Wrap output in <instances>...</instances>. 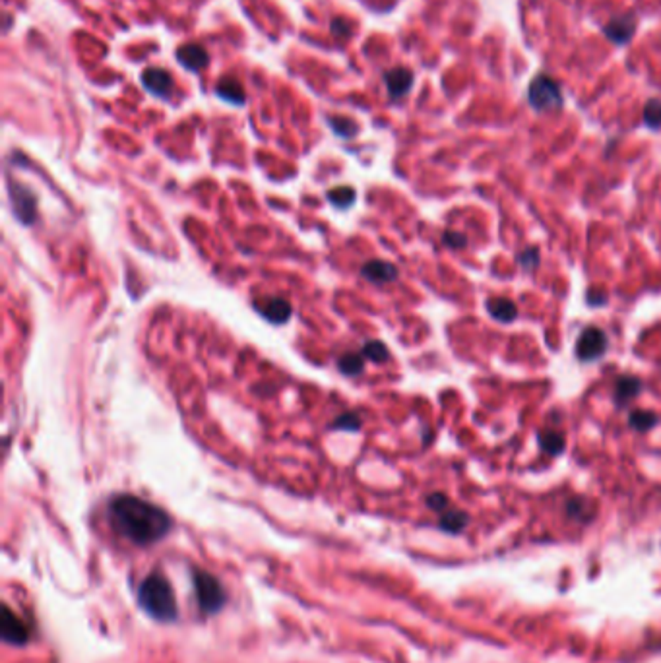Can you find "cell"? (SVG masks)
<instances>
[{"label": "cell", "mask_w": 661, "mask_h": 663, "mask_svg": "<svg viewBox=\"0 0 661 663\" xmlns=\"http://www.w3.org/2000/svg\"><path fill=\"white\" fill-rule=\"evenodd\" d=\"M109 518L119 534L134 545L148 547L171 532V516L154 502L136 494H117L109 502Z\"/></svg>", "instance_id": "1"}, {"label": "cell", "mask_w": 661, "mask_h": 663, "mask_svg": "<svg viewBox=\"0 0 661 663\" xmlns=\"http://www.w3.org/2000/svg\"><path fill=\"white\" fill-rule=\"evenodd\" d=\"M138 601L145 613L155 621L169 623V621L177 619V598H175L173 586L159 572H152L142 580L140 591H138Z\"/></svg>", "instance_id": "2"}, {"label": "cell", "mask_w": 661, "mask_h": 663, "mask_svg": "<svg viewBox=\"0 0 661 663\" xmlns=\"http://www.w3.org/2000/svg\"><path fill=\"white\" fill-rule=\"evenodd\" d=\"M528 101L537 113L545 111H556L565 105V98L558 81L549 74H537L528 88Z\"/></svg>", "instance_id": "3"}, {"label": "cell", "mask_w": 661, "mask_h": 663, "mask_svg": "<svg viewBox=\"0 0 661 663\" xmlns=\"http://www.w3.org/2000/svg\"><path fill=\"white\" fill-rule=\"evenodd\" d=\"M194 591L198 598V605L206 615L218 613L225 603V591L221 588L216 576H211L206 570L194 572Z\"/></svg>", "instance_id": "4"}, {"label": "cell", "mask_w": 661, "mask_h": 663, "mask_svg": "<svg viewBox=\"0 0 661 663\" xmlns=\"http://www.w3.org/2000/svg\"><path fill=\"white\" fill-rule=\"evenodd\" d=\"M605 351H607V336L597 326H588L576 340V355L584 363L596 361Z\"/></svg>", "instance_id": "5"}, {"label": "cell", "mask_w": 661, "mask_h": 663, "mask_svg": "<svg viewBox=\"0 0 661 663\" xmlns=\"http://www.w3.org/2000/svg\"><path fill=\"white\" fill-rule=\"evenodd\" d=\"M10 200H12V206H14L16 218L24 225H32L33 221L37 219V198H35L32 190L27 186L20 185V183H12L10 185Z\"/></svg>", "instance_id": "6"}, {"label": "cell", "mask_w": 661, "mask_h": 663, "mask_svg": "<svg viewBox=\"0 0 661 663\" xmlns=\"http://www.w3.org/2000/svg\"><path fill=\"white\" fill-rule=\"evenodd\" d=\"M140 80H142V86L155 98L169 99L171 93H173L175 81H173L171 74L165 68H159V66L145 68L142 76H140Z\"/></svg>", "instance_id": "7"}, {"label": "cell", "mask_w": 661, "mask_h": 663, "mask_svg": "<svg viewBox=\"0 0 661 663\" xmlns=\"http://www.w3.org/2000/svg\"><path fill=\"white\" fill-rule=\"evenodd\" d=\"M636 33V16L634 14H621L613 16L603 25V35L615 45H627Z\"/></svg>", "instance_id": "8"}, {"label": "cell", "mask_w": 661, "mask_h": 663, "mask_svg": "<svg viewBox=\"0 0 661 663\" xmlns=\"http://www.w3.org/2000/svg\"><path fill=\"white\" fill-rule=\"evenodd\" d=\"M0 629H2V638L6 640L8 644L22 646V644H25L30 640L27 624L16 613H12L8 605H4V609H2V626Z\"/></svg>", "instance_id": "9"}, {"label": "cell", "mask_w": 661, "mask_h": 663, "mask_svg": "<svg viewBox=\"0 0 661 663\" xmlns=\"http://www.w3.org/2000/svg\"><path fill=\"white\" fill-rule=\"evenodd\" d=\"M177 60L178 65L190 70V72H200L206 66L210 65V53L206 47H202L198 43H190V45H183L177 51Z\"/></svg>", "instance_id": "10"}, {"label": "cell", "mask_w": 661, "mask_h": 663, "mask_svg": "<svg viewBox=\"0 0 661 663\" xmlns=\"http://www.w3.org/2000/svg\"><path fill=\"white\" fill-rule=\"evenodd\" d=\"M254 308L272 324H283L289 320L291 305L282 297H264L254 303Z\"/></svg>", "instance_id": "11"}, {"label": "cell", "mask_w": 661, "mask_h": 663, "mask_svg": "<svg viewBox=\"0 0 661 663\" xmlns=\"http://www.w3.org/2000/svg\"><path fill=\"white\" fill-rule=\"evenodd\" d=\"M384 84H386L388 96L392 99H402L407 96V91L413 86V72L405 66H395L392 70L384 74Z\"/></svg>", "instance_id": "12"}, {"label": "cell", "mask_w": 661, "mask_h": 663, "mask_svg": "<svg viewBox=\"0 0 661 663\" xmlns=\"http://www.w3.org/2000/svg\"><path fill=\"white\" fill-rule=\"evenodd\" d=\"M361 275L371 283L384 285V283H392L398 280V268L386 260H369L361 268Z\"/></svg>", "instance_id": "13"}, {"label": "cell", "mask_w": 661, "mask_h": 663, "mask_svg": "<svg viewBox=\"0 0 661 663\" xmlns=\"http://www.w3.org/2000/svg\"><path fill=\"white\" fill-rule=\"evenodd\" d=\"M216 96H218L219 99H223L225 103H231V105L237 107L244 105V101H247V96H244V89H242L241 81L237 80L235 76H223V78L218 81V86H216Z\"/></svg>", "instance_id": "14"}, {"label": "cell", "mask_w": 661, "mask_h": 663, "mask_svg": "<svg viewBox=\"0 0 661 663\" xmlns=\"http://www.w3.org/2000/svg\"><path fill=\"white\" fill-rule=\"evenodd\" d=\"M640 390H642V382L638 381L636 376H621L615 384V402L617 405L629 404L630 400H634L640 394Z\"/></svg>", "instance_id": "15"}, {"label": "cell", "mask_w": 661, "mask_h": 663, "mask_svg": "<svg viewBox=\"0 0 661 663\" xmlns=\"http://www.w3.org/2000/svg\"><path fill=\"white\" fill-rule=\"evenodd\" d=\"M487 310L499 322H514L518 316L516 305L508 299H491L487 303Z\"/></svg>", "instance_id": "16"}, {"label": "cell", "mask_w": 661, "mask_h": 663, "mask_svg": "<svg viewBox=\"0 0 661 663\" xmlns=\"http://www.w3.org/2000/svg\"><path fill=\"white\" fill-rule=\"evenodd\" d=\"M338 367L346 376H357L365 371V355L363 353H346L338 359Z\"/></svg>", "instance_id": "17"}, {"label": "cell", "mask_w": 661, "mask_h": 663, "mask_svg": "<svg viewBox=\"0 0 661 663\" xmlns=\"http://www.w3.org/2000/svg\"><path fill=\"white\" fill-rule=\"evenodd\" d=\"M539 446L551 456H556V454H561L565 450V437H563V433H558V431H545V433H539Z\"/></svg>", "instance_id": "18"}, {"label": "cell", "mask_w": 661, "mask_h": 663, "mask_svg": "<svg viewBox=\"0 0 661 663\" xmlns=\"http://www.w3.org/2000/svg\"><path fill=\"white\" fill-rule=\"evenodd\" d=\"M642 121L648 129H661V99H648L642 113Z\"/></svg>", "instance_id": "19"}, {"label": "cell", "mask_w": 661, "mask_h": 663, "mask_svg": "<svg viewBox=\"0 0 661 663\" xmlns=\"http://www.w3.org/2000/svg\"><path fill=\"white\" fill-rule=\"evenodd\" d=\"M328 200L336 208H349L355 202V190L351 186H336L328 190Z\"/></svg>", "instance_id": "20"}, {"label": "cell", "mask_w": 661, "mask_h": 663, "mask_svg": "<svg viewBox=\"0 0 661 663\" xmlns=\"http://www.w3.org/2000/svg\"><path fill=\"white\" fill-rule=\"evenodd\" d=\"M629 421L632 429L644 433V431L653 429V427L657 425V415L652 412H632L630 413Z\"/></svg>", "instance_id": "21"}, {"label": "cell", "mask_w": 661, "mask_h": 663, "mask_svg": "<svg viewBox=\"0 0 661 663\" xmlns=\"http://www.w3.org/2000/svg\"><path fill=\"white\" fill-rule=\"evenodd\" d=\"M367 359H371L372 363H384L388 361V348L382 343V341L374 340V341H367L363 346V351H361Z\"/></svg>", "instance_id": "22"}, {"label": "cell", "mask_w": 661, "mask_h": 663, "mask_svg": "<svg viewBox=\"0 0 661 663\" xmlns=\"http://www.w3.org/2000/svg\"><path fill=\"white\" fill-rule=\"evenodd\" d=\"M332 130L341 138H351L357 132V124L347 117H328Z\"/></svg>", "instance_id": "23"}, {"label": "cell", "mask_w": 661, "mask_h": 663, "mask_svg": "<svg viewBox=\"0 0 661 663\" xmlns=\"http://www.w3.org/2000/svg\"><path fill=\"white\" fill-rule=\"evenodd\" d=\"M466 524H468V516L464 512H448L440 520V527L446 530V532H450V534H456V532L464 530Z\"/></svg>", "instance_id": "24"}, {"label": "cell", "mask_w": 661, "mask_h": 663, "mask_svg": "<svg viewBox=\"0 0 661 663\" xmlns=\"http://www.w3.org/2000/svg\"><path fill=\"white\" fill-rule=\"evenodd\" d=\"M359 427H361V419L355 413H341L332 423V429L338 431H359Z\"/></svg>", "instance_id": "25"}, {"label": "cell", "mask_w": 661, "mask_h": 663, "mask_svg": "<svg viewBox=\"0 0 661 663\" xmlns=\"http://www.w3.org/2000/svg\"><path fill=\"white\" fill-rule=\"evenodd\" d=\"M443 243L446 247H450V249H464L466 244H468V239H466V235L458 233V231H444L443 233Z\"/></svg>", "instance_id": "26"}, {"label": "cell", "mask_w": 661, "mask_h": 663, "mask_svg": "<svg viewBox=\"0 0 661 663\" xmlns=\"http://www.w3.org/2000/svg\"><path fill=\"white\" fill-rule=\"evenodd\" d=\"M518 262L525 268V270H532L539 264V251L535 249V247H530V249H525V251L520 252V256H518Z\"/></svg>", "instance_id": "27"}, {"label": "cell", "mask_w": 661, "mask_h": 663, "mask_svg": "<svg viewBox=\"0 0 661 663\" xmlns=\"http://www.w3.org/2000/svg\"><path fill=\"white\" fill-rule=\"evenodd\" d=\"M351 29H353V25L349 24L347 20H343V18H336V20L332 22V33H334L336 37L347 39V37L351 35Z\"/></svg>", "instance_id": "28"}, {"label": "cell", "mask_w": 661, "mask_h": 663, "mask_svg": "<svg viewBox=\"0 0 661 663\" xmlns=\"http://www.w3.org/2000/svg\"><path fill=\"white\" fill-rule=\"evenodd\" d=\"M427 504L433 510H443L446 508V504H448V499L444 497L443 493H435V494H428Z\"/></svg>", "instance_id": "29"}, {"label": "cell", "mask_w": 661, "mask_h": 663, "mask_svg": "<svg viewBox=\"0 0 661 663\" xmlns=\"http://www.w3.org/2000/svg\"><path fill=\"white\" fill-rule=\"evenodd\" d=\"M605 301H607V295L603 291H597V289H591L588 291V303L589 305H605Z\"/></svg>", "instance_id": "30"}]
</instances>
